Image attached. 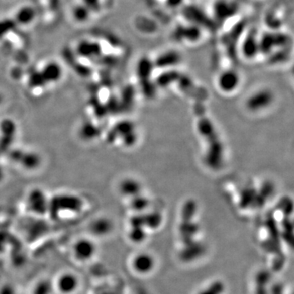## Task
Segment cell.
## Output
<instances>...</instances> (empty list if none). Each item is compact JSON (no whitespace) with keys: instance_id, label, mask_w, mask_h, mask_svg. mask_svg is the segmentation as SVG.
Returning a JSON list of instances; mask_svg holds the SVG:
<instances>
[{"instance_id":"obj_15","label":"cell","mask_w":294,"mask_h":294,"mask_svg":"<svg viewBox=\"0 0 294 294\" xmlns=\"http://www.w3.org/2000/svg\"><path fill=\"white\" fill-rule=\"evenodd\" d=\"M257 192L253 188H247L242 192L240 196V205L246 208L252 205L257 204Z\"/></svg>"},{"instance_id":"obj_2","label":"cell","mask_w":294,"mask_h":294,"mask_svg":"<svg viewBox=\"0 0 294 294\" xmlns=\"http://www.w3.org/2000/svg\"><path fill=\"white\" fill-rule=\"evenodd\" d=\"M108 135V138L111 142H114L117 138L120 137L122 138L124 143L128 146H132L133 144L137 142V134L135 133V126L133 123L128 120H124L117 124L113 130Z\"/></svg>"},{"instance_id":"obj_8","label":"cell","mask_w":294,"mask_h":294,"mask_svg":"<svg viewBox=\"0 0 294 294\" xmlns=\"http://www.w3.org/2000/svg\"><path fill=\"white\" fill-rule=\"evenodd\" d=\"M40 72L44 77L46 83H56L57 81L60 80V78L62 75V70H61V67L54 62L45 65L43 70Z\"/></svg>"},{"instance_id":"obj_14","label":"cell","mask_w":294,"mask_h":294,"mask_svg":"<svg viewBox=\"0 0 294 294\" xmlns=\"http://www.w3.org/2000/svg\"><path fill=\"white\" fill-rule=\"evenodd\" d=\"M180 74L176 71H168L159 75L157 79V85L159 87H167L173 83H176L180 78Z\"/></svg>"},{"instance_id":"obj_4","label":"cell","mask_w":294,"mask_h":294,"mask_svg":"<svg viewBox=\"0 0 294 294\" xmlns=\"http://www.w3.org/2000/svg\"><path fill=\"white\" fill-rule=\"evenodd\" d=\"M48 206L56 209H69L78 211L82 207V201L76 195L58 194L52 199Z\"/></svg>"},{"instance_id":"obj_21","label":"cell","mask_w":294,"mask_h":294,"mask_svg":"<svg viewBox=\"0 0 294 294\" xmlns=\"http://www.w3.org/2000/svg\"><path fill=\"white\" fill-rule=\"evenodd\" d=\"M3 176H4V175H3V169L2 168L0 167V180L2 179Z\"/></svg>"},{"instance_id":"obj_19","label":"cell","mask_w":294,"mask_h":294,"mask_svg":"<svg viewBox=\"0 0 294 294\" xmlns=\"http://www.w3.org/2000/svg\"><path fill=\"white\" fill-rule=\"evenodd\" d=\"M134 209H145L148 205V201L144 197H141L140 195H137L133 198V203H132Z\"/></svg>"},{"instance_id":"obj_11","label":"cell","mask_w":294,"mask_h":294,"mask_svg":"<svg viewBox=\"0 0 294 294\" xmlns=\"http://www.w3.org/2000/svg\"><path fill=\"white\" fill-rule=\"evenodd\" d=\"M155 64L148 58H142L137 65V74L141 82L150 80V77L152 73Z\"/></svg>"},{"instance_id":"obj_13","label":"cell","mask_w":294,"mask_h":294,"mask_svg":"<svg viewBox=\"0 0 294 294\" xmlns=\"http://www.w3.org/2000/svg\"><path fill=\"white\" fill-rule=\"evenodd\" d=\"M18 163H21L25 168L32 169L37 168L40 163V158L39 155L33 152H22L20 157Z\"/></svg>"},{"instance_id":"obj_6","label":"cell","mask_w":294,"mask_h":294,"mask_svg":"<svg viewBox=\"0 0 294 294\" xmlns=\"http://www.w3.org/2000/svg\"><path fill=\"white\" fill-rule=\"evenodd\" d=\"M239 74L234 70L222 72L218 77V84L221 91L223 92H232L240 84Z\"/></svg>"},{"instance_id":"obj_20","label":"cell","mask_w":294,"mask_h":294,"mask_svg":"<svg viewBox=\"0 0 294 294\" xmlns=\"http://www.w3.org/2000/svg\"><path fill=\"white\" fill-rule=\"evenodd\" d=\"M144 219H146V223L150 227H158L161 222V217L159 214H150L147 218H144Z\"/></svg>"},{"instance_id":"obj_5","label":"cell","mask_w":294,"mask_h":294,"mask_svg":"<svg viewBox=\"0 0 294 294\" xmlns=\"http://www.w3.org/2000/svg\"><path fill=\"white\" fill-rule=\"evenodd\" d=\"M0 130L2 133V137L0 139V153L8 151L11 146L14 137H15L16 128L15 123L11 120H5L0 124Z\"/></svg>"},{"instance_id":"obj_3","label":"cell","mask_w":294,"mask_h":294,"mask_svg":"<svg viewBox=\"0 0 294 294\" xmlns=\"http://www.w3.org/2000/svg\"><path fill=\"white\" fill-rule=\"evenodd\" d=\"M274 99L272 91L268 89L259 90L248 98L246 107L250 111H259L270 107Z\"/></svg>"},{"instance_id":"obj_12","label":"cell","mask_w":294,"mask_h":294,"mask_svg":"<svg viewBox=\"0 0 294 294\" xmlns=\"http://www.w3.org/2000/svg\"><path fill=\"white\" fill-rule=\"evenodd\" d=\"M120 191L125 195L135 197L139 195L142 186L141 184L134 179H126L120 184Z\"/></svg>"},{"instance_id":"obj_22","label":"cell","mask_w":294,"mask_h":294,"mask_svg":"<svg viewBox=\"0 0 294 294\" xmlns=\"http://www.w3.org/2000/svg\"><path fill=\"white\" fill-rule=\"evenodd\" d=\"M2 101H3V96H2V95H1V93H0V104H1V103H2Z\"/></svg>"},{"instance_id":"obj_16","label":"cell","mask_w":294,"mask_h":294,"mask_svg":"<svg viewBox=\"0 0 294 294\" xmlns=\"http://www.w3.org/2000/svg\"><path fill=\"white\" fill-rule=\"evenodd\" d=\"M97 128L92 124H86L81 129V135L86 140H91L97 136Z\"/></svg>"},{"instance_id":"obj_9","label":"cell","mask_w":294,"mask_h":294,"mask_svg":"<svg viewBox=\"0 0 294 294\" xmlns=\"http://www.w3.org/2000/svg\"><path fill=\"white\" fill-rule=\"evenodd\" d=\"M181 61V57L176 52H167L160 55L156 60L155 66L159 68L172 67Z\"/></svg>"},{"instance_id":"obj_18","label":"cell","mask_w":294,"mask_h":294,"mask_svg":"<svg viewBox=\"0 0 294 294\" xmlns=\"http://www.w3.org/2000/svg\"><path fill=\"white\" fill-rule=\"evenodd\" d=\"M224 290V285L222 282H215L208 287L206 289L204 290L200 294H222Z\"/></svg>"},{"instance_id":"obj_17","label":"cell","mask_w":294,"mask_h":294,"mask_svg":"<svg viewBox=\"0 0 294 294\" xmlns=\"http://www.w3.org/2000/svg\"><path fill=\"white\" fill-rule=\"evenodd\" d=\"M29 84L33 88H36V87H42L46 84L45 80H44V77L42 75L41 72H38L35 74H33L30 77V80H29Z\"/></svg>"},{"instance_id":"obj_10","label":"cell","mask_w":294,"mask_h":294,"mask_svg":"<svg viewBox=\"0 0 294 294\" xmlns=\"http://www.w3.org/2000/svg\"><path fill=\"white\" fill-rule=\"evenodd\" d=\"M154 260L148 254H140L133 261L134 269L139 273H148L154 266Z\"/></svg>"},{"instance_id":"obj_1","label":"cell","mask_w":294,"mask_h":294,"mask_svg":"<svg viewBox=\"0 0 294 294\" xmlns=\"http://www.w3.org/2000/svg\"><path fill=\"white\" fill-rule=\"evenodd\" d=\"M198 130L208 142L207 154L205 157L208 165L211 168H218L222 163L223 146L214 124L206 116H202L199 120Z\"/></svg>"},{"instance_id":"obj_7","label":"cell","mask_w":294,"mask_h":294,"mask_svg":"<svg viewBox=\"0 0 294 294\" xmlns=\"http://www.w3.org/2000/svg\"><path fill=\"white\" fill-rule=\"evenodd\" d=\"M28 201L29 205L35 213L43 214L48 209V201L41 189H32L29 194Z\"/></svg>"}]
</instances>
